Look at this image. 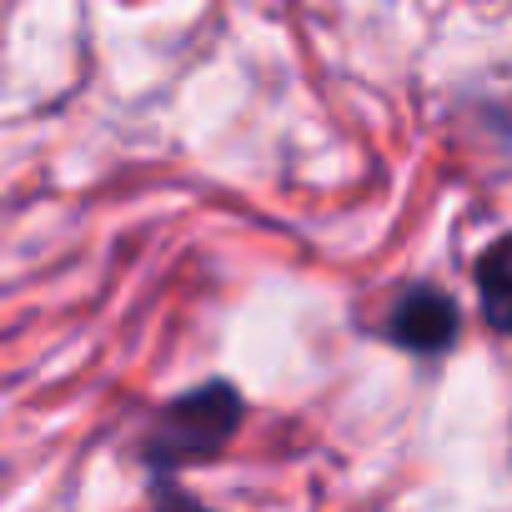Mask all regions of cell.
I'll list each match as a JSON object with an SVG mask.
<instances>
[{"mask_svg":"<svg viewBox=\"0 0 512 512\" xmlns=\"http://www.w3.org/2000/svg\"><path fill=\"white\" fill-rule=\"evenodd\" d=\"M477 297L492 332L512 337V231L477 256Z\"/></svg>","mask_w":512,"mask_h":512,"instance_id":"obj_3","label":"cell"},{"mask_svg":"<svg viewBox=\"0 0 512 512\" xmlns=\"http://www.w3.org/2000/svg\"><path fill=\"white\" fill-rule=\"evenodd\" d=\"M236 422H241V397L226 382L191 387L186 397H176L156 417V427L146 437V467L166 477L186 462H201V457H211L231 442Z\"/></svg>","mask_w":512,"mask_h":512,"instance_id":"obj_1","label":"cell"},{"mask_svg":"<svg viewBox=\"0 0 512 512\" xmlns=\"http://www.w3.org/2000/svg\"><path fill=\"white\" fill-rule=\"evenodd\" d=\"M392 342H402L407 352L417 357H437L457 342L462 332V317H457V302L437 287H412L402 292V302L392 307V322H387Z\"/></svg>","mask_w":512,"mask_h":512,"instance_id":"obj_2","label":"cell"}]
</instances>
